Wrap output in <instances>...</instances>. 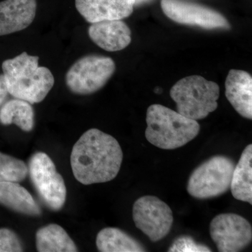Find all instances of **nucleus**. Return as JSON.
<instances>
[{
	"label": "nucleus",
	"instance_id": "obj_8",
	"mask_svg": "<svg viewBox=\"0 0 252 252\" xmlns=\"http://www.w3.org/2000/svg\"><path fill=\"white\" fill-rule=\"evenodd\" d=\"M132 219L136 227L154 243L165 238L173 223L170 207L153 195H145L136 200L132 207Z\"/></svg>",
	"mask_w": 252,
	"mask_h": 252
},
{
	"label": "nucleus",
	"instance_id": "obj_20",
	"mask_svg": "<svg viewBox=\"0 0 252 252\" xmlns=\"http://www.w3.org/2000/svg\"><path fill=\"white\" fill-rule=\"evenodd\" d=\"M28 175V165L22 160L0 152V182L19 183Z\"/></svg>",
	"mask_w": 252,
	"mask_h": 252
},
{
	"label": "nucleus",
	"instance_id": "obj_2",
	"mask_svg": "<svg viewBox=\"0 0 252 252\" xmlns=\"http://www.w3.org/2000/svg\"><path fill=\"white\" fill-rule=\"evenodd\" d=\"M39 56L23 52L1 64L9 94L31 104L42 102L54 87V74L49 68L39 67Z\"/></svg>",
	"mask_w": 252,
	"mask_h": 252
},
{
	"label": "nucleus",
	"instance_id": "obj_13",
	"mask_svg": "<svg viewBox=\"0 0 252 252\" xmlns=\"http://www.w3.org/2000/svg\"><path fill=\"white\" fill-rule=\"evenodd\" d=\"M91 40L101 49L116 52L130 44L131 31L122 20H109L92 23L89 28Z\"/></svg>",
	"mask_w": 252,
	"mask_h": 252
},
{
	"label": "nucleus",
	"instance_id": "obj_6",
	"mask_svg": "<svg viewBox=\"0 0 252 252\" xmlns=\"http://www.w3.org/2000/svg\"><path fill=\"white\" fill-rule=\"evenodd\" d=\"M235 163L225 156H215L193 170L187 191L193 198L209 199L223 195L230 189Z\"/></svg>",
	"mask_w": 252,
	"mask_h": 252
},
{
	"label": "nucleus",
	"instance_id": "obj_1",
	"mask_svg": "<svg viewBox=\"0 0 252 252\" xmlns=\"http://www.w3.org/2000/svg\"><path fill=\"white\" fill-rule=\"evenodd\" d=\"M123 157L122 147L114 137L98 129H90L73 147V175L84 185L110 182L119 174Z\"/></svg>",
	"mask_w": 252,
	"mask_h": 252
},
{
	"label": "nucleus",
	"instance_id": "obj_10",
	"mask_svg": "<svg viewBox=\"0 0 252 252\" xmlns=\"http://www.w3.org/2000/svg\"><path fill=\"white\" fill-rule=\"evenodd\" d=\"M160 5L165 16L180 24L206 30L230 29L223 15L206 6L185 0H161Z\"/></svg>",
	"mask_w": 252,
	"mask_h": 252
},
{
	"label": "nucleus",
	"instance_id": "obj_4",
	"mask_svg": "<svg viewBox=\"0 0 252 252\" xmlns=\"http://www.w3.org/2000/svg\"><path fill=\"white\" fill-rule=\"evenodd\" d=\"M170 97L175 101L177 112L193 119H205L218 107L220 86L199 75L184 78L172 86Z\"/></svg>",
	"mask_w": 252,
	"mask_h": 252
},
{
	"label": "nucleus",
	"instance_id": "obj_5",
	"mask_svg": "<svg viewBox=\"0 0 252 252\" xmlns=\"http://www.w3.org/2000/svg\"><path fill=\"white\" fill-rule=\"evenodd\" d=\"M116 71L114 60L107 56L89 54L73 63L65 75L71 93L79 95L94 94L106 85Z\"/></svg>",
	"mask_w": 252,
	"mask_h": 252
},
{
	"label": "nucleus",
	"instance_id": "obj_24",
	"mask_svg": "<svg viewBox=\"0 0 252 252\" xmlns=\"http://www.w3.org/2000/svg\"><path fill=\"white\" fill-rule=\"evenodd\" d=\"M153 0H135V6H141L142 4H147Z\"/></svg>",
	"mask_w": 252,
	"mask_h": 252
},
{
	"label": "nucleus",
	"instance_id": "obj_11",
	"mask_svg": "<svg viewBox=\"0 0 252 252\" xmlns=\"http://www.w3.org/2000/svg\"><path fill=\"white\" fill-rule=\"evenodd\" d=\"M78 12L88 23L122 20L133 12L135 0H75Z\"/></svg>",
	"mask_w": 252,
	"mask_h": 252
},
{
	"label": "nucleus",
	"instance_id": "obj_9",
	"mask_svg": "<svg viewBox=\"0 0 252 252\" xmlns=\"http://www.w3.org/2000/svg\"><path fill=\"white\" fill-rule=\"evenodd\" d=\"M210 233L220 252H238L251 243L252 228L246 219L236 214H220L212 220Z\"/></svg>",
	"mask_w": 252,
	"mask_h": 252
},
{
	"label": "nucleus",
	"instance_id": "obj_3",
	"mask_svg": "<svg viewBox=\"0 0 252 252\" xmlns=\"http://www.w3.org/2000/svg\"><path fill=\"white\" fill-rule=\"evenodd\" d=\"M147 141L158 148L166 150L186 145L198 136L200 129L197 121L158 104L147 109Z\"/></svg>",
	"mask_w": 252,
	"mask_h": 252
},
{
	"label": "nucleus",
	"instance_id": "obj_23",
	"mask_svg": "<svg viewBox=\"0 0 252 252\" xmlns=\"http://www.w3.org/2000/svg\"><path fill=\"white\" fill-rule=\"evenodd\" d=\"M9 94L4 74H0V107L6 102Z\"/></svg>",
	"mask_w": 252,
	"mask_h": 252
},
{
	"label": "nucleus",
	"instance_id": "obj_7",
	"mask_svg": "<svg viewBox=\"0 0 252 252\" xmlns=\"http://www.w3.org/2000/svg\"><path fill=\"white\" fill-rule=\"evenodd\" d=\"M28 175L41 202L50 210L60 211L67 198V188L52 159L44 152H36L28 161Z\"/></svg>",
	"mask_w": 252,
	"mask_h": 252
},
{
	"label": "nucleus",
	"instance_id": "obj_15",
	"mask_svg": "<svg viewBox=\"0 0 252 252\" xmlns=\"http://www.w3.org/2000/svg\"><path fill=\"white\" fill-rule=\"evenodd\" d=\"M0 205L27 216L39 217L42 213L31 193L18 182H0Z\"/></svg>",
	"mask_w": 252,
	"mask_h": 252
},
{
	"label": "nucleus",
	"instance_id": "obj_19",
	"mask_svg": "<svg viewBox=\"0 0 252 252\" xmlns=\"http://www.w3.org/2000/svg\"><path fill=\"white\" fill-rule=\"evenodd\" d=\"M96 246L101 252H146L140 242L117 228L101 230L96 238Z\"/></svg>",
	"mask_w": 252,
	"mask_h": 252
},
{
	"label": "nucleus",
	"instance_id": "obj_16",
	"mask_svg": "<svg viewBox=\"0 0 252 252\" xmlns=\"http://www.w3.org/2000/svg\"><path fill=\"white\" fill-rule=\"evenodd\" d=\"M232 195L237 200L252 204V144L244 149L235 165L230 182Z\"/></svg>",
	"mask_w": 252,
	"mask_h": 252
},
{
	"label": "nucleus",
	"instance_id": "obj_21",
	"mask_svg": "<svg viewBox=\"0 0 252 252\" xmlns=\"http://www.w3.org/2000/svg\"><path fill=\"white\" fill-rule=\"evenodd\" d=\"M171 252H212L208 247L203 244L196 243L192 237L182 235L176 238L169 248Z\"/></svg>",
	"mask_w": 252,
	"mask_h": 252
},
{
	"label": "nucleus",
	"instance_id": "obj_18",
	"mask_svg": "<svg viewBox=\"0 0 252 252\" xmlns=\"http://www.w3.org/2000/svg\"><path fill=\"white\" fill-rule=\"evenodd\" d=\"M34 118L32 106L23 99H11L0 107V124L3 126L14 124L24 132H31L34 129Z\"/></svg>",
	"mask_w": 252,
	"mask_h": 252
},
{
	"label": "nucleus",
	"instance_id": "obj_17",
	"mask_svg": "<svg viewBox=\"0 0 252 252\" xmlns=\"http://www.w3.org/2000/svg\"><path fill=\"white\" fill-rule=\"evenodd\" d=\"M36 248L39 252H75L77 247L61 225L51 223L36 233Z\"/></svg>",
	"mask_w": 252,
	"mask_h": 252
},
{
	"label": "nucleus",
	"instance_id": "obj_12",
	"mask_svg": "<svg viewBox=\"0 0 252 252\" xmlns=\"http://www.w3.org/2000/svg\"><path fill=\"white\" fill-rule=\"evenodd\" d=\"M36 0H3L0 1V36L22 31L34 21Z\"/></svg>",
	"mask_w": 252,
	"mask_h": 252
},
{
	"label": "nucleus",
	"instance_id": "obj_14",
	"mask_svg": "<svg viewBox=\"0 0 252 252\" xmlns=\"http://www.w3.org/2000/svg\"><path fill=\"white\" fill-rule=\"evenodd\" d=\"M225 97L240 115L252 119V77L248 72L231 69L225 83Z\"/></svg>",
	"mask_w": 252,
	"mask_h": 252
},
{
	"label": "nucleus",
	"instance_id": "obj_22",
	"mask_svg": "<svg viewBox=\"0 0 252 252\" xmlns=\"http://www.w3.org/2000/svg\"><path fill=\"white\" fill-rule=\"evenodd\" d=\"M23 243L18 235L9 228H0V252H23Z\"/></svg>",
	"mask_w": 252,
	"mask_h": 252
}]
</instances>
